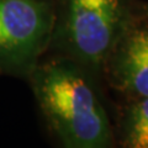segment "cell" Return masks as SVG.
I'll return each mask as SVG.
<instances>
[{
	"mask_svg": "<svg viewBox=\"0 0 148 148\" xmlns=\"http://www.w3.org/2000/svg\"><path fill=\"white\" fill-rule=\"evenodd\" d=\"M51 133L67 148H104L111 123L98 82L72 59L46 53L27 78Z\"/></svg>",
	"mask_w": 148,
	"mask_h": 148,
	"instance_id": "1",
	"label": "cell"
},
{
	"mask_svg": "<svg viewBox=\"0 0 148 148\" xmlns=\"http://www.w3.org/2000/svg\"><path fill=\"white\" fill-rule=\"evenodd\" d=\"M135 15L130 0H54L47 53L72 59L99 80L110 53Z\"/></svg>",
	"mask_w": 148,
	"mask_h": 148,
	"instance_id": "2",
	"label": "cell"
},
{
	"mask_svg": "<svg viewBox=\"0 0 148 148\" xmlns=\"http://www.w3.org/2000/svg\"><path fill=\"white\" fill-rule=\"evenodd\" d=\"M54 0H0V77L27 79L48 52Z\"/></svg>",
	"mask_w": 148,
	"mask_h": 148,
	"instance_id": "3",
	"label": "cell"
},
{
	"mask_svg": "<svg viewBox=\"0 0 148 148\" xmlns=\"http://www.w3.org/2000/svg\"><path fill=\"white\" fill-rule=\"evenodd\" d=\"M110 84L126 95L148 96V11L136 14L104 68Z\"/></svg>",
	"mask_w": 148,
	"mask_h": 148,
	"instance_id": "4",
	"label": "cell"
},
{
	"mask_svg": "<svg viewBox=\"0 0 148 148\" xmlns=\"http://www.w3.org/2000/svg\"><path fill=\"white\" fill-rule=\"evenodd\" d=\"M122 140L130 148H148V96H137L125 110Z\"/></svg>",
	"mask_w": 148,
	"mask_h": 148,
	"instance_id": "5",
	"label": "cell"
},
{
	"mask_svg": "<svg viewBox=\"0 0 148 148\" xmlns=\"http://www.w3.org/2000/svg\"><path fill=\"white\" fill-rule=\"evenodd\" d=\"M142 9H145V10L148 11V5H145V6H142Z\"/></svg>",
	"mask_w": 148,
	"mask_h": 148,
	"instance_id": "6",
	"label": "cell"
}]
</instances>
